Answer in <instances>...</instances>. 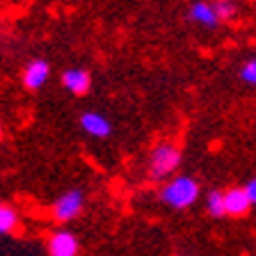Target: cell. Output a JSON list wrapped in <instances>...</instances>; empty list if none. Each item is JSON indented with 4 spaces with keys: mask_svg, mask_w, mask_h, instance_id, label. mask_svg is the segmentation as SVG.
<instances>
[{
    "mask_svg": "<svg viewBox=\"0 0 256 256\" xmlns=\"http://www.w3.org/2000/svg\"><path fill=\"white\" fill-rule=\"evenodd\" d=\"M199 194H202L199 181L188 174H174L172 178L162 181L158 190V199L174 210H186V208L194 206Z\"/></svg>",
    "mask_w": 256,
    "mask_h": 256,
    "instance_id": "6da1fadb",
    "label": "cell"
},
{
    "mask_svg": "<svg viewBox=\"0 0 256 256\" xmlns=\"http://www.w3.org/2000/svg\"><path fill=\"white\" fill-rule=\"evenodd\" d=\"M183 162V151L174 142H158L146 158V178L149 181H167L178 172Z\"/></svg>",
    "mask_w": 256,
    "mask_h": 256,
    "instance_id": "7a4b0ae2",
    "label": "cell"
},
{
    "mask_svg": "<svg viewBox=\"0 0 256 256\" xmlns=\"http://www.w3.org/2000/svg\"><path fill=\"white\" fill-rule=\"evenodd\" d=\"M85 202H87V197L80 188L62 192L53 202V206H50V220H53L58 226H64V224L74 222V220H78L80 215H82Z\"/></svg>",
    "mask_w": 256,
    "mask_h": 256,
    "instance_id": "3957f363",
    "label": "cell"
},
{
    "mask_svg": "<svg viewBox=\"0 0 256 256\" xmlns=\"http://www.w3.org/2000/svg\"><path fill=\"white\" fill-rule=\"evenodd\" d=\"M46 254L48 256H80V240L66 226L48 231L46 236Z\"/></svg>",
    "mask_w": 256,
    "mask_h": 256,
    "instance_id": "277c9868",
    "label": "cell"
},
{
    "mask_svg": "<svg viewBox=\"0 0 256 256\" xmlns=\"http://www.w3.org/2000/svg\"><path fill=\"white\" fill-rule=\"evenodd\" d=\"M50 71H53V69H50L48 60H44V58L30 60V62L23 66V71H21L23 87H26L28 92H39L48 82V78H50Z\"/></svg>",
    "mask_w": 256,
    "mask_h": 256,
    "instance_id": "5b68a950",
    "label": "cell"
},
{
    "mask_svg": "<svg viewBox=\"0 0 256 256\" xmlns=\"http://www.w3.org/2000/svg\"><path fill=\"white\" fill-rule=\"evenodd\" d=\"M78 124L90 138L108 140L112 135V122L106 117V114H101V112H92V110L80 112Z\"/></svg>",
    "mask_w": 256,
    "mask_h": 256,
    "instance_id": "8992f818",
    "label": "cell"
},
{
    "mask_svg": "<svg viewBox=\"0 0 256 256\" xmlns=\"http://www.w3.org/2000/svg\"><path fill=\"white\" fill-rule=\"evenodd\" d=\"M252 210V204L250 199H247L245 190H242V186H231L224 190V213H226V218H247Z\"/></svg>",
    "mask_w": 256,
    "mask_h": 256,
    "instance_id": "52a82bcc",
    "label": "cell"
},
{
    "mask_svg": "<svg viewBox=\"0 0 256 256\" xmlns=\"http://www.w3.org/2000/svg\"><path fill=\"white\" fill-rule=\"evenodd\" d=\"M60 82H62V87L69 92V94L85 96V94H90V90H92V74L87 69H82V66H71V69L62 71Z\"/></svg>",
    "mask_w": 256,
    "mask_h": 256,
    "instance_id": "ba28073f",
    "label": "cell"
},
{
    "mask_svg": "<svg viewBox=\"0 0 256 256\" xmlns=\"http://www.w3.org/2000/svg\"><path fill=\"white\" fill-rule=\"evenodd\" d=\"M188 18H190L192 23L204 26V28H218L220 26L218 16H215V12H213V5L206 2V0H197V2H192L190 10H188Z\"/></svg>",
    "mask_w": 256,
    "mask_h": 256,
    "instance_id": "9c48e42d",
    "label": "cell"
},
{
    "mask_svg": "<svg viewBox=\"0 0 256 256\" xmlns=\"http://www.w3.org/2000/svg\"><path fill=\"white\" fill-rule=\"evenodd\" d=\"M21 231V213L12 204L0 202V236H12Z\"/></svg>",
    "mask_w": 256,
    "mask_h": 256,
    "instance_id": "30bf717a",
    "label": "cell"
},
{
    "mask_svg": "<svg viewBox=\"0 0 256 256\" xmlns=\"http://www.w3.org/2000/svg\"><path fill=\"white\" fill-rule=\"evenodd\" d=\"M206 213L210 215L213 220H222L226 218V213H224V190H208L206 194Z\"/></svg>",
    "mask_w": 256,
    "mask_h": 256,
    "instance_id": "8fae6325",
    "label": "cell"
},
{
    "mask_svg": "<svg viewBox=\"0 0 256 256\" xmlns=\"http://www.w3.org/2000/svg\"><path fill=\"white\" fill-rule=\"evenodd\" d=\"M210 5H213V12H215V16H218L220 23L222 21L229 23V21H234L236 16H238V7H236L234 0H213Z\"/></svg>",
    "mask_w": 256,
    "mask_h": 256,
    "instance_id": "7c38bea8",
    "label": "cell"
},
{
    "mask_svg": "<svg viewBox=\"0 0 256 256\" xmlns=\"http://www.w3.org/2000/svg\"><path fill=\"white\" fill-rule=\"evenodd\" d=\"M238 76H240V80H242V82L256 87V58H250L247 62L240 64Z\"/></svg>",
    "mask_w": 256,
    "mask_h": 256,
    "instance_id": "4fadbf2b",
    "label": "cell"
},
{
    "mask_svg": "<svg viewBox=\"0 0 256 256\" xmlns=\"http://www.w3.org/2000/svg\"><path fill=\"white\" fill-rule=\"evenodd\" d=\"M242 190H245V194H247V199H250V204H252V208L256 206V176H252L250 181L242 186Z\"/></svg>",
    "mask_w": 256,
    "mask_h": 256,
    "instance_id": "5bb4252c",
    "label": "cell"
},
{
    "mask_svg": "<svg viewBox=\"0 0 256 256\" xmlns=\"http://www.w3.org/2000/svg\"><path fill=\"white\" fill-rule=\"evenodd\" d=\"M2 140H5V128H2V122H0V144H2Z\"/></svg>",
    "mask_w": 256,
    "mask_h": 256,
    "instance_id": "9a60e30c",
    "label": "cell"
},
{
    "mask_svg": "<svg viewBox=\"0 0 256 256\" xmlns=\"http://www.w3.org/2000/svg\"><path fill=\"white\" fill-rule=\"evenodd\" d=\"M172 256H183V254H172Z\"/></svg>",
    "mask_w": 256,
    "mask_h": 256,
    "instance_id": "2e32d148",
    "label": "cell"
}]
</instances>
